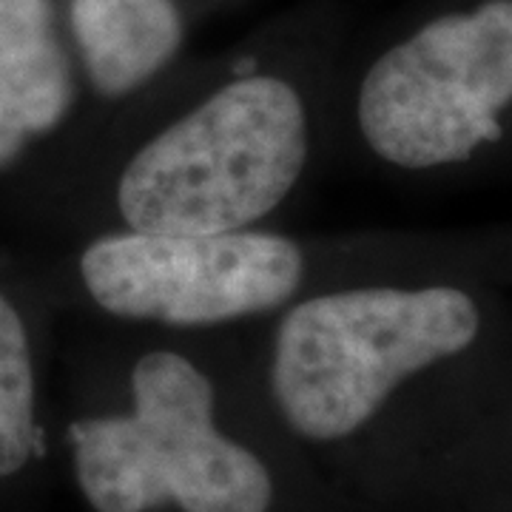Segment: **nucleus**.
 <instances>
[{"label":"nucleus","mask_w":512,"mask_h":512,"mask_svg":"<svg viewBox=\"0 0 512 512\" xmlns=\"http://www.w3.org/2000/svg\"><path fill=\"white\" fill-rule=\"evenodd\" d=\"M66 35L86 106H106L183 60L188 15L180 0H66Z\"/></svg>","instance_id":"nucleus-5"},{"label":"nucleus","mask_w":512,"mask_h":512,"mask_svg":"<svg viewBox=\"0 0 512 512\" xmlns=\"http://www.w3.org/2000/svg\"><path fill=\"white\" fill-rule=\"evenodd\" d=\"M512 0L430 12L336 77V163L430 174L467 168L507 140Z\"/></svg>","instance_id":"nucleus-3"},{"label":"nucleus","mask_w":512,"mask_h":512,"mask_svg":"<svg viewBox=\"0 0 512 512\" xmlns=\"http://www.w3.org/2000/svg\"><path fill=\"white\" fill-rule=\"evenodd\" d=\"M336 77L330 60L177 63L117 103L83 106L35 151L55 174L66 242L293 222L336 165Z\"/></svg>","instance_id":"nucleus-1"},{"label":"nucleus","mask_w":512,"mask_h":512,"mask_svg":"<svg viewBox=\"0 0 512 512\" xmlns=\"http://www.w3.org/2000/svg\"><path fill=\"white\" fill-rule=\"evenodd\" d=\"M77 322L66 450L92 512H279L254 328Z\"/></svg>","instance_id":"nucleus-2"},{"label":"nucleus","mask_w":512,"mask_h":512,"mask_svg":"<svg viewBox=\"0 0 512 512\" xmlns=\"http://www.w3.org/2000/svg\"><path fill=\"white\" fill-rule=\"evenodd\" d=\"M86 106L52 0H0V174L18 168Z\"/></svg>","instance_id":"nucleus-4"},{"label":"nucleus","mask_w":512,"mask_h":512,"mask_svg":"<svg viewBox=\"0 0 512 512\" xmlns=\"http://www.w3.org/2000/svg\"><path fill=\"white\" fill-rule=\"evenodd\" d=\"M40 350L18 299L0 285V481L40 450Z\"/></svg>","instance_id":"nucleus-6"}]
</instances>
